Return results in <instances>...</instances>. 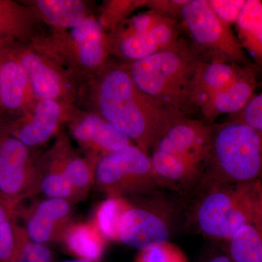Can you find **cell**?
I'll use <instances>...</instances> for the list:
<instances>
[{
  "label": "cell",
  "instance_id": "6da1fadb",
  "mask_svg": "<svg viewBox=\"0 0 262 262\" xmlns=\"http://www.w3.org/2000/svg\"><path fill=\"white\" fill-rule=\"evenodd\" d=\"M77 107L101 115L149 155L167 127L182 117L165 110L141 92L125 63L111 58L87 81Z\"/></svg>",
  "mask_w": 262,
  "mask_h": 262
},
{
  "label": "cell",
  "instance_id": "7a4b0ae2",
  "mask_svg": "<svg viewBox=\"0 0 262 262\" xmlns=\"http://www.w3.org/2000/svg\"><path fill=\"white\" fill-rule=\"evenodd\" d=\"M201 60L184 39L126 66L138 89L162 107L180 117L196 108L194 82Z\"/></svg>",
  "mask_w": 262,
  "mask_h": 262
},
{
  "label": "cell",
  "instance_id": "3957f363",
  "mask_svg": "<svg viewBox=\"0 0 262 262\" xmlns=\"http://www.w3.org/2000/svg\"><path fill=\"white\" fill-rule=\"evenodd\" d=\"M205 187L262 182V131L227 120L213 126Z\"/></svg>",
  "mask_w": 262,
  "mask_h": 262
},
{
  "label": "cell",
  "instance_id": "277c9868",
  "mask_svg": "<svg viewBox=\"0 0 262 262\" xmlns=\"http://www.w3.org/2000/svg\"><path fill=\"white\" fill-rule=\"evenodd\" d=\"M262 206V182L206 187L193 211L200 233L227 242L256 218Z\"/></svg>",
  "mask_w": 262,
  "mask_h": 262
},
{
  "label": "cell",
  "instance_id": "5b68a950",
  "mask_svg": "<svg viewBox=\"0 0 262 262\" xmlns=\"http://www.w3.org/2000/svg\"><path fill=\"white\" fill-rule=\"evenodd\" d=\"M29 42L84 84L111 56L106 47V33L96 15L72 29L47 28Z\"/></svg>",
  "mask_w": 262,
  "mask_h": 262
},
{
  "label": "cell",
  "instance_id": "8992f818",
  "mask_svg": "<svg viewBox=\"0 0 262 262\" xmlns=\"http://www.w3.org/2000/svg\"><path fill=\"white\" fill-rule=\"evenodd\" d=\"M94 184L107 196L149 194L161 185L149 155L131 144L101 157L95 168Z\"/></svg>",
  "mask_w": 262,
  "mask_h": 262
},
{
  "label": "cell",
  "instance_id": "52a82bcc",
  "mask_svg": "<svg viewBox=\"0 0 262 262\" xmlns=\"http://www.w3.org/2000/svg\"><path fill=\"white\" fill-rule=\"evenodd\" d=\"M27 71L37 99H52L78 106L83 96L82 81L33 47L30 42L5 46Z\"/></svg>",
  "mask_w": 262,
  "mask_h": 262
},
{
  "label": "cell",
  "instance_id": "ba28073f",
  "mask_svg": "<svg viewBox=\"0 0 262 262\" xmlns=\"http://www.w3.org/2000/svg\"><path fill=\"white\" fill-rule=\"evenodd\" d=\"M180 16L198 47L215 57L214 61L246 63V52L231 26L221 20L208 0H187Z\"/></svg>",
  "mask_w": 262,
  "mask_h": 262
},
{
  "label": "cell",
  "instance_id": "9c48e42d",
  "mask_svg": "<svg viewBox=\"0 0 262 262\" xmlns=\"http://www.w3.org/2000/svg\"><path fill=\"white\" fill-rule=\"evenodd\" d=\"M38 194L39 177L32 149L8 134L0 124V201L15 210Z\"/></svg>",
  "mask_w": 262,
  "mask_h": 262
},
{
  "label": "cell",
  "instance_id": "30bf717a",
  "mask_svg": "<svg viewBox=\"0 0 262 262\" xmlns=\"http://www.w3.org/2000/svg\"><path fill=\"white\" fill-rule=\"evenodd\" d=\"M171 230V211L166 205L130 202L119 224V242L141 251L169 241Z\"/></svg>",
  "mask_w": 262,
  "mask_h": 262
},
{
  "label": "cell",
  "instance_id": "8fae6325",
  "mask_svg": "<svg viewBox=\"0 0 262 262\" xmlns=\"http://www.w3.org/2000/svg\"><path fill=\"white\" fill-rule=\"evenodd\" d=\"M75 106L56 100L37 99L27 113L0 124L8 134L32 150L58 135Z\"/></svg>",
  "mask_w": 262,
  "mask_h": 262
},
{
  "label": "cell",
  "instance_id": "7c38bea8",
  "mask_svg": "<svg viewBox=\"0 0 262 262\" xmlns=\"http://www.w3.org/2000/svg\"><path fill=\"white\" fill-rule=\"evenodd\" d=\"M67 125L71 137L84 156L96 165L101 157L134 144L102 116L77 106L72 110Z\"/></svg>",
  "mask_w": 262,
  "mask_h": 262
},
{
  "label": "cell",
  "instance_id": "4fadbf2b",
  "mask_svg": "<svg viewBox=\"0 0 262 262\" xmlns=\"http://www.w3.org/2000/svg\"><path fill=\"white\" fill-rule=\"evenodd\" d=\"M23 220L29 239L37 244L61 243L63 234L72 220V203L59 198H46L23 208L14 210Z\"/></svg>",
  "mask_w": 262,
  "mask_h": 262
},
{
  "label": "cell",
  "instance_id": "5bb4252c",
  "mask_svg": "<svg viewBox=\"0 0 262 262\" xmlns=\"http://www.w3.org/2000/svg\"><path fill=\"white\" fill-rule=\"evenodd\" d=\"M213 128L210 124L201 120L179 117L163 131L151 151L157 150L179 156L195 157L207 161Z\"/></svg>",
  "mask_w": 262,
  "mask_h": 262
},
{
  "label": "cell",
  "instance_id": "9a60e30c",
  "mask_svg": "<svg viewBox=\"0 0 262 262\" xmlns=\"http://www.w3.org/2000/svg\"><path fill=\"white\" fill-rule=\"evenodd\" d=\"M37 101L27 71L8 48H0V110L16 117Z\"/></svg>",
  "mask_w": 262,
  "mask_h": 262
},
{
  "label": "cell",
  "instance_id": "2e32d148",
  "mask_svg": "<svg viewBox=\"0 0 262 262\" xmlns=\"http://www.w3.org/2000/svg\"><path fill=\"white\" fill-rule=\"evenodd\" d=\"M179 39L176 20L168 18L151 30L122 37L106 34V47L110 56L125 63L137 61L154 54Z\"/></svg>",
  "mask_w": 262,
  "mask_h": 262
},
{
  "label": "cell",
  "instance_id": "e0dca14e",
  "mask_svg": "<svg viewBox=\"0 0 262 262\" xmlns=\"http://www.w3.org/2000/svg\"><path fill=\"white\" fill-rule=\"evenodd\" d=\"M256 87L254 72L250 67H242L238 76L231 83L202 103L199 110L207 120L212 122L222 115L239 113L254 96Z\"/></svg>",
  "mask_w": 262,
  "mask_h": 262
},
{
  "label": "cell",
  "instance_id": "ac0fdd59",
  "mask_svg": "<svg viewBox=\"0 0 262 262\" xmlns=\"http://www.w3.org/2000/svg\"><path fill=\"white\" fill-rule=\"evenodd\" d=\"M47 28L23 2L0 0V48L31 42Z\"/></svg>",
  "mask_w": 262,
  "mask_h": 262
},
{
  "label": "cell",
  "instance_id": "d6986e66",
  "mask_svg": "<svg viewBox=\"0 0 262 262\" xmlns=\"http://www.w3.org/2000/svg\"><path fill=\"white\" fill-rule=\"evenodd\" d=\"M48 29L74 28L94 14L92 2L84 0H29L22 1Z\"/></svg>",
  "mask_w": 262,
  "mask_h": 262
},
{
  "label": "cell",
  "instance_id": "ffe728a7",
  "mask_svg": "<svg viewBox=\"0 0 262 262\" xmlns=\"http://www.w3.org/2000/svg\"><path fill=\"white\" fill-rule=\"evenodd\" d=\"M50 149L76 191L82 199L86 198L94 185L96 164L75 149L66 133L58 134Z\"/></svg>",
  "mask_w": 262,
  "mask_h": 262
},
{
  "label": "cell",
  "instance_id": "44dd1931",
  "mask_svg": "<svg viewBox=\"0 0 262 262\" xmlns=\"http://www.w3.org/2000/svg\"><path fill=\"white\" fill-rule=\"evenodd\" d=\"M150 158L161 185H185L201 175L206 161L194 157L179 156L152 150Z\"/></svg>",
  "mask_w": 262,
  "mask_h": 262
},
{
  "label": "cell",
  "instance_id": "7402d4cb",
  "mask_svg": "<svg viewBox=\"0 0 262 262\" xmlns=\"http://www.w3.org/2000/svg\"><path fill=\"white\" fill-rule=\"evenodd\" d=\"M106 239L94 221L73 222L67 229L61 243L77 258L98 262L102 258Z\"/></svg>",
  "mask_w": 262,
  "mask_h": 262
},
{
  "label": "cell",
  "instance_id": "603a6c76",
  "mask_svg": "<svg viewBox=\"0 0 262 262\" xmlns=\"http://www.w3.org/2000/svg\"><path fill=\"white\" fill-rule=\"evenodd\" d=\"M242 70L235 63L213 61H202L196 71L194 82V101L199 110L208 98L232 82Z\"/></svg>",
  "mask_w": 262,
  "mask_h": 262
},
{
  "label": "cell",
  "instance_id": "cb8c5ba5",
  "mask_svg": "<svg viewBox=\"0 0 262 262\" xmlns=\"http://www.w3.org/2000/svg\"><path fill=\"white\" fill-rule=\"evenodd\" d=\"M39 177V194L46 198H59L71 203L82 201L51 149L36 158Z\"/></svg>",
  "mask_w": 262,
  "mask_h": 262
},
{
  "label": "cell",
  "instance_id": "d4e9b609",
  "mask_svg": "<svg viewBox=\"0 0 262 262\" xmlns=\"http://www.w3.org/2000/svg\"><path fill=\"white\" fill-rule=\"evenodd\" d=\"M236 26L241 46L262 67V1L246 0Z\"/></svg>",
  "mask_w": 262,
  "mask_h": 262
},
{
  "label": "cell",
  "instance_id": "484cf974",
  "mask_svg": "<svg viewBox=\"0 0 262 262\" xmlns=\"http://www.w3.org/2000/svg\"><path fill=\"white\" fill-rule=\"evenodd\" d=\"M259 213L254 221L242 226L227 241V255L234 262H262V222Z\"/></svg>",
  "mask_w": 262,
  "mask_h": 262
},
{
  "label": "cell",
  "instance_id": "4316f807",
  "mask_svg": "<svg viewBox=\"0 0 262 262\" xmlns=\"http://www.w3.org/2000/svg\"><path fill=\"white\" fill-rule=\"evenodd\" d=\"M29 237L18 217L0 201V262H13Z\"/></svg>",
  "mask_w": 262,
  "mask_h": 262
},
{
  "label": "cell",
  "instance_id": "83f0119b",
  "mask_svg": "<svg viewBox=\"0 0 262 262\" xmlns=\"http://www.w3.org/2000/svg\"><path fill=\"white\" fill-rule=\"evenodd\" d=\"M130 205L127 198L115 196H107L98 205L93 221L105 238L119 242V224Z\"/></svg>",
  "mask_w": 262,
  "mask_h": 262
},
{
  "label": "cell",
  "instance_id": "f1b7e54d",
  "mask_svg": "<svg viewBox=\"0 0 262 262\" xmlns=\"http://www.w3.org/2000/svg\"><path fill=\"white\" fill-rule=\"evenodd\" d=\"M145 0H108L98 10V23L106 34L113 32L139 8H144Z\"/></svg>",
  "mask_w": 262,
  "mask_h": 262
},
{
  "label": "cell",
  "instance_id": "f546056e",
  "mask_svg": "<svg viewBox=\"0 0 262 262\" xmlns=\"http://www.w3.org/2000/svg\"><path fill=\"white\" fill-rule=\"evenodd\" d=\"M134 262H189V260L182 248L167 241L139 251Z\"/></svg>",
  "mask_w": 262,
  "mask_h": 262
},
{
  "label": "cell",
  "instance_id": "4dcf8cb0",
  "mask_svg": "<svg viewBox=\"0 0 262 262\" xmlns=\"http://www.w3.org/2000/svg\"><path fill=\"white\" fill-rule=\"evenodd\" d=\"M228 120L246 124L262 131V91L254 95L241 111L229 116Z\"/></svg>",
  "mask_w": 262,
  "mask_h": 262
},
{
  "label": "cell",
  "instance_id": "1f68e13d",
  "mask_svg": "<svg viewBox=\"0 0 262 262\" xmlns=\"http://www.w3.org/2000/svg\"><path fill=\"white\" fill-rule=\"evenodd\" d=\"M246 0H208L217 16L229 25L236 24Z\"/></svg>",
  "mask_w": 262,
  "mask_h": 262
},
{
  "label": "cell",
  "instance_id": "d6a6232c",
  "mask_svg": "<svg viewBox=\"0 0 262 262\" xmlns=\"http://www.w3.org/2000/svg\"><path fill=\"white\" fill-rule=\"evenodd\" d=\"M13 262H53V256L48 245L28 239Z\"/></svg>",
  "mask_w": 262,
  "mask_h": 262
},
{
  "label": "cell",
  "instance_id": "836d02e7",
  "mask_svg": "<svg viewBox=\"0 0 262 262\" xmlns=\"http://www.w3.org/2000/svg\"><path fill=\"white\" fill-rule=\"evenodd\" d=\"M186 2L187 0H145L144 7L175 19L177 15H180Z\"/></svg>",
  "mask_w": 262,
  "mask_h": 262
},
{
  "label": "cell",
  "instance_id": "e575fe53",
  "mask_svg": "<svg viewBox=\"0 0 262 262\" xmlns=\"http://www.w3.org/2000/svg\"><path fill=\"white\" fill-rule=\"evenodd\" d=\"M207 262H234L228 255H219L208 260Z\"/></svg>",
  "mask_w": 262,
  "mask_h": 262
},
{
  "label": "cell",
  "instance_id": "d590c367",
  "mask_svg": "<svg viewBox=\"0 0 262 262\" xmlns=\"http://www.w3.org/2000/svg\"><path fill=\"white\" fill-rule=\"evenodd\" d=\"M63 262H91V261H87V260L80 259V258H75V259L67 260V261H63Z\"/></svg>",
  "mask_w": 262,
  "mask_h": 262
},
{
  "label": "cell",
  "instance_id": "8d00e7d4",
  "mask_svg": "<svg viewBox=\"0 0 262 262\" xmlns=\"http://www.w3.org/2000/svg\"><path fill=\"white\" fill-rule=\"evenodd\" d=\"M260 218H261V222H262V206L261 210H260V213H259Z\"/></svg>",
  "mask_w": 262,
  "mask_h": 262
}]
</instances>
